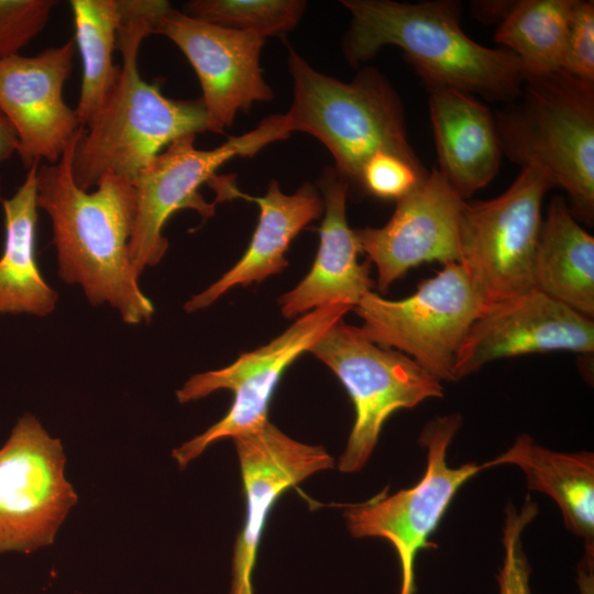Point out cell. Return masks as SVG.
<instances>
[{"label": "cell", "instance_id": "cell-1", "mask_svg": "<svg viewBox=\"0 0 594 594\" xmlns=\"http://www.w3.org/2000/svg\"><path fill=\"white\" fill-rule=\"evenodd\" d=\"M81 128L58 162L41 163L36 172V202L51 218L58 274L82 287L92 305L108 302L124 322L148 321L154 314L129 262V241L136 199L132 182L105 174L92 191L77 186L74 150Z\"/></svg>", "mask_w": 594, "mask_h": 594}, {"label": "cell", "instance_id": "cell-2", "mask_svg": "<svg viewBox=\"0 0 594 594\" xmlns=\"http://www.w3.org/2000/svg\"><path fill=\"white\" fill-rule=\"evenodd\" d=\"M120 4L117 36V48L122 56L120 74L84 128L73 155L75 183L86 191L95 188L107 173L133 183L140 169L169 143L207 131L201 98H167L158 82L145 81L139 72L141 43L154 33L155 23L169 2L120 0Z\"/></svg>", "mask_w": 594, "mask_h": 594}, {"label": "cell", "instance_id": "cell-3", "mask_svg": "<svg viewBox=\"0 0 594 594\" xmlns=\"http://www.w3.org/2000/svg\"><path fill=\"white\" fill-rule=\"evenodd\" d=\"M341 4L351 14L342 48L353 66L394 45L429 91L450 88L505 103L521 91L527 76L522 62L509 50L486 47L469 37L461 28L459 1L342 0Z\"/></svg>", "mask_w": 594, "mask_h": 594}, {"label": "cell", "instance_id": "cell-4", "mask_svg": "<svg viewBox=\"0 0 594 594\" xmlns=\"http://www.w3.org/2000/svg\"><path fill=\"white\" fill-rule=\"evenodd\" d=\"M503 156L562 187L573 217L594 221V85L562 69L527 74L519 96L496 112Z\"/></svg>", "mask_w": 594, "mask_h": 594}, {"label": "cell", "instance_id": "cell-5", "mask_svg": "<svg viewBox=\"0 0 594 594\" xmlns=\"http://www.w3.org/2000/svg\"><path fill=\"white\" fill-rule=\"evenodd\" d=\"M294 99L285 113L290 132H306L330 152L337 173L359 185L362 168L377 152L420 162L410 146L403 102L373 67L343 82L314 69L289 47Z\"/></svg>", "mask_w": 594, "mask_h": 594}, {"label": "cell", "instance_id": "cell-6", "mask_svg": "<svg viewBox=\"0 0 594 594\" xmlns=\"http://www.w3.org/2000/svg\"><path fill=\"white\" fill-rule=\"evenodd\" d=\"M290 133L285 116L276 114L212 150L197 148L196 135L188 134L152 158L133 180L136 208L128 250L133 273L139 277L145 267L164 257L168 241L163 229L175 212L193 209L205 219L215 215L216 202L206 201L199 189L224 163L237 156H253Z\"/></svg>", "mask_w": 594, "mask_h": 594}, {"label": "cell", "instance_id": "cell-7", "mask_svg": "<svg viewBox=\"0 0 594 594\" xmlns=\"http://www.w3.org/2000/svg\"><path fill=\"white\" fill-rule=\"evenodd\" d=\"M486 307L464 267L449 262L409 297L389 300L370 292L353 310L369 340L408 355L441 382L454 381L459 349Z\"/></svg>", "mask_w": 594, "mask_h": 594}, {"label": "cell", "instance_id": "cell-8", "mask_svg": "<svg viewBox=\"0 0 594 594\" xmlns=\"http://www.w3.org/2000/svg\"><path fill=\"white\" fill-rule=\"evenodd\" d=\"M309 352L337 375L354 405L355 421L338 464L343 473L358 472L366 464L392 414L443 395L440 381L411 358L375 344L343 320Z\"/></svg>", "mask_w": 594, "mask_h": 594}, {"label": "cell", "instance_id": "cell-9", "mask_svg": "<svg viewBox=\"0 0 594 594\" xmlns=\"http://www.w3.org/2000/svg\"><path fill=\"white\" fill-rule=\"evenodd\" d=\"M552 187L540 170L525 167L501 196L463 202L459 263L487 307L536 289L532 268L542 226L541 206Z\"/></svg>", "mask_w": 594, "mask_h": 594}, {"label": "cell", "instance_id": "cell-10", "mask_svg": "<svg viewBox=\"0 0 594 594\" xmlns=\"http://www.w3.org/2000/svg\"><path fill=\"white\" fill-rule=\"evenodd\" d=\"M462 424L459 414L437 417L421 430L419 442L427 450V469L413 487L393 495H380L348 505L343 516L355 538L377 537L394 547L400 565L399 594H415V561L421 549L430 547L437 529L460 487L485 465L466 463L451 468L447 451Z\"/></svg>", "mask_w": 594, "mask_h": 594}, {"label": "cell", "instance_id": "cell-11", "mask_svg": "<svg viewBox=\"0 0 594 594\" xmlns=\"http://www.w3.org/2000/svg\"><path fill=\"white\" fill-rule=\"evenodd\" d=\"M351 309L329 305L311 310L270 343L241 354L232 364L191 376L176 392L179 403L197 400L219 389H230L233 402L222 419L173 450L179 468L185 469L216 441L261 430L268 422L270 403L285 370L309 352Z\"/></svg>", "mask_w": 594, "mask_h": 594}, {"label": "cell", "instance_id": "cell-12", "mask_svg": "<svg viewBox=\"0 0 594 594\" xmlns=\"http://www.w3.org/2000/svg\"><path fill=\"white\" fill-rule=\"evenodd\" d=\"M65 454L25 414L0 448V553L51 544L77 495L64 477Z\"/></svg>", "mask_w": 594, "mask_h": 594}, {"label": "cell", "instance_id": "cell-13", "mask_svg": "<svg viewBox=\"0 0 594 594\" xmlns=\"http://www.w3.org/2000/svg\"><path fill=\"white\" fill-rule=\"evenodd\" d=\"M154 33L169 38L193 66L207 131L223 133L239 111L274 98L260 66L264 37L195 19L172 6L157 19Z\"/></svg>", "mask_w": 594, "mask_h": 594}, {"label": "cell", "instance_id": "cell-14", "mask_svg": "<svg viewBox=\"0 0 594 594\" xmlns=\"http://www.w3.org/2000/svg\"><path fill=\"white\" fill-rule=\"evenodd\" d=\"M75 51L70 38L33 56L0 59V112L15 133L16 153L26 169L58 162L82 128L63 98Z\"/></svg>", "mask_w": 594, "mask_h": 594}, {"label": "cell", "instance_id": "cell-15", "mask_svg": "<svg viewBox=\"0 0 594 594\" xmlns=\"http://www.w3.org/2000/svg\"><path fill=\"white\" fill-rule=\"evenodd\" d=\"M594 351V321L538 289L486 307L455 358L454 381L516 355Z\"/></svg>", "mask_w": 594, "mask_h": 594}, {"label": "cell", "instance_id": "cell-16", "mask_svg": "<svg viewBox=\"0 0 594 594\" xmlns=\"http://www.w3.org/2000/svg\"><path fill=\"white\" fill-rule=\"evenodd\" d=\"M464 201L433 168L418 188L396 202L385 226L354 230L360 252L377 268L381 292L421 263L459 262V219Z\"/></svg>", "mask_w": 594, "mask_h": 594}, {"label": "cell", "instance_id": "cell-17", "mask_svg": "<svg viewBox=\"0 0 594 594\" xmlns=\"http://www.w3.org/2000/svg\"><path fill=\"white\" fill-rule=\"evenodd\" d=\"M245 496V519L233 552L230 594H253L257 548L268 514L289 487L333 468L321 446H310L285 435L270 421L258 431L233 438Z\"/></svg>", "mask_w": 594, "mask_h": 594}, {"label": "cell", "instance_id": "cell-18", "mask_svg": "<svg viewBox=\"0 0 594 594\" xmlns=\"http://www.w3.org/2000/svg\"><path fill=\"white\" fill-rule=\"evenodd\" d=\"M208 185L217 194L216 202L233 198L254 201L260 208V217L243 256L217 282L185 304L188 312L210 306L237 285L245 287L280 273L288 265L285 253L289 244L321 215L323 208L317 188L310 183L302 184L293 195H286L273 179L262 197L243 194L230 176L216 175Z\"/></svg>", "mask_w": 594, "mask_h": 594}, {"label": "cell", "instance_id": "cell-19", "mask_svg": "<svg viewBox=\"0 0 594 594\" xmlns=\"http://www.w3.org/2000/svg\"><path fill=\"white\" fill-rule=\"evenodd\" d=\"M324 218L320 243L306 277L278 302L283 316L294 318L329 305L354 308L374 287L371 262L359 263L360 248L346 221L349 183L334 168H327L321 180Z\"/></svg>", "mask_w": 594, "mask_h": 594}, {"label": "cell", "instance_id": "cell-20", "mask_svg": "<svg viewBox=\"0 0 594 594\" xmlns=\"http://www.w3.org/2000/svg\"><path fill=\"white\" fill-rule=\"evenodd\" d=\"M429 113L438 170L466 200L499 170L503 152L495 117L475 96L450 88L430 90Z\"/></svg>", "mask_w": 594, "mask_h": 594}, {"label": "cell", "instance_id": "cell-21", "mask_svg": "<svg viewBox=\"0 0 594 594\" xmlns=\"http://www.w3.org/2000/svg\"><path fill=\"white\" fill-rule=\"evenodd\" d=\"M502 464L518 466L529 490L550 496L559 506L565 527L594 549V455L592 452H557L536 443L528 435L485 468Z\"/></svg>", "mask_w": 594, "mask_h": 594}, {"label": "cell", "instance_id": "cell-22", "mask_svg": "<svg viewBox=\"0 0 594 594\" xmlns=\"http://www.w3.org/2000/svg\"><path fill=\"white\" fill-rule=\"evenodd\" d=\"M535 288L575 311L594 316V238L564 198L550 200L534 258Z\"/></svg>", "mask_w": 594, "mask_h": 594}, {"label": "cell", "instance_id": "cell-23", "mask_svg": "<svg viewBox=\"0 0 594 594\" xmlns=\"http://www.w3.org/2000/svg\"><path fill=\"white\" fill-rule=\"evenodd\" d=\"M33 164L22 185L9 198L0 197L4 213V245L0 257V315L46 316L58 294L41 274L35 258L37 224L36 172Z\"/></svg>", "mask_w": 594, "mask_h": 594}, {"label": "cell", "instance_id": "cell-24", "mask_svg": "<svg viewBox=\"0 0 594 594\" xmlns=\"http://www.w3.org/2000/svg\"><path fill=\"white\" fill-rule=\"evenodd\" d=\"M75 45L81 59V86L75 108L87 125L116 84L120 66L113 62L121 22L120 0H70Z\"/></svg>", "mask_w": 594, "mask_h": 594}, {"label": "cell", "instance_id": "cell-25", "mask_svg": "<svg viewBox=\"0 0 594 594\" xmlns=\"http://www.w3.org/2000/svg\"><path fill=\"white\" fill-rule=\"evenodd\" d=\"M574 0L515 1L495 41L522 62L527 74L561 69Z\"/></svg>", "mask_w": 594, "mask_h": 594}, {"label": "cell", "instance_id": "cell-26", "mask_svg": "<svg viewBox=\"0 0 594 594\" xmlns=\"http://www.w3.org/2000/svg\"><path fill=\"white\" fill-rule=\"evenodd\" d=\"M301 0H193L186 14L266 38L293 30L306 9Z\"/></svg>", "mask_w": 594, "mask_h": 594}, {"label": "cell", "instance_id": "cell-27", "mask_svg": "<svg viewBox=\"0 0 594 594\" xmlns=\"http://www.w3.org/2000/svg\"><path fill=\"white\" fill-rule=\"evenodd\" d=\"M428 175L421 161L377 152L364 164L358 186L367 195L397 202L418 188Z\"/></svg>", "mask_w": 594, "mask_h": 594}, {"label": "cell", "instance_id": "cell-28", "mask_svg": "<svg viewBox=\"0 0 594 594\" xmlns=\"http://www.w3.org/2000/svg\"><path fill=\"white\" fill-rule=\"evenodd\" d=\"M537 504L526 497L518 510L513 504L506 508L503 530L504 561L498 574L499 594H531L529 587V563L522 549L524 529L537 516Z\"/></svg>", "mask_w": 594, "mask_h": 594}, {"label": "cell", "instance_id": "cell-29", "mask_svg": "<svg viewBox=\"0 0 594 594\" xmlns=\"http://www.w3.org/2000/svg\"><path fill=\"white\" fill-rule=\"evenodd\" d=\"M56 0H0V59L19 55L46 26Z\"/></svg>", "mask_w": 594, "mask_h": 594}, {"label": "cell", "instance_id": "cell-30", "mask_svg": "<svg viewBox=\"0 0 594 594\" xmlns=\"http://www.w3.org/2000/svg\"><path fill=\"white\" fill-rule=\"evenodd\" d=\"M561 69L594 85V2L574 0Z\"/></svg>", "mask_w": 594, "mask_h": 594}, {"label": "cell", "instance_id": "cell-31", "mask_svg": "<svg viewBox=\"0 0 594 594\" xmlns=\"http://www.w3.org/2000/svg\"><path fill=\"white\" fill-rule=\"evenodd\" d=\"M515 1H473L471 4L475 18L483 22H497L499 24Z\"/></svg>", "mask_w": 594, "mask_h": 594}, {"label": "cell", "instance_id": "cell-32", "mask_svg": "<svg viewBox=\"0 0 594 594\" xmlns=\"http://www.w3.org/2000/svg\"><path fill=\"white\" fill-rule=\"evenodd\" d=\"M18 141L8 120L0 112V165L16 152Z\"/></svg>", "mask_w": 594, "mask_h": 594}, {"label": "cell", "instance_id": "cell-33", "mask_svg": "<svg viewBox=\"0 0 594 594\" xmlns=\"http://www.w3.org/2000/svg\"><path fill=\"white\" fill-rule=\"evenodd\" d=\"M593 558L594 550L585 549L579 570L580 594H594Z\"/></svg>", "mask_w": 594, "mask_h": 594}]
</instances>
